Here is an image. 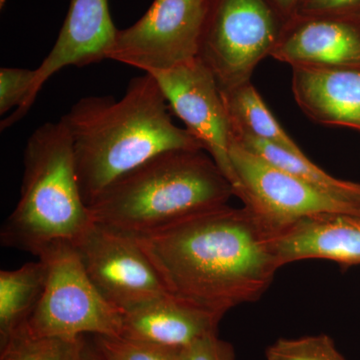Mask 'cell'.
<instances>
[{
  "label": "cell",
  "mask_w": 360,
  "mask_h": 360,
  "mask_svg": "<svg viewBox=\"0 0 360 360\" xmlns=\"http://www.w3.org/2000/svg\"><path fill=\"white\" fill-rule=\"evenodd\" d=\"M84 342L77 338L13 333L0 343V360H84Z\"/></svg>",
  "instance_id": "obj_19"
},
{
  "label": "cell",
  "mask_w": 360,
  "mask_h": 360,
  "mask_svg": "<svg viewBox=\"0 0 360 360\" xmlns=\"http://www.w3.org/2000/svg\"><path fill=\"white\" fill-rule=\"evenodd\" d=\"M23 163L20 200L2 225L0 243L39 257L56 243H75L94 220L80 191L65 123L37 127L26 142Z\"/></svg>",
  "instance_id": "obj_4"
},
{
  "label": "cell",
  "mask_w": 360,
  "mask_h": 360,
  "mask_svg": "<svg viewBox=\"0 0 360 360\" xmlns=\"http://www.w3.org/2000/svg\"><path fill=\"white\" fill-rule=\"evenodd\" d=\"M117 30L111 20L108 0H70L58 39L35 70L32 92L25 105L13 113L14 122H20L30 111L45 82L59 70L108 59Z\"/></svg>",
  "instance_id": "obj_11"
},
{
  "label": "cell",
  "mask_w": 360,
  "mask_h": 360,
  "mask_svg": "<svg viewBox=\"0 0 360 360\" xmlns=\"http://www.w3.org/2000/svg\"><path fill=\"white\" fill-rule=\"evenodd\" d=\"M174 360H236L231 343L212 333L174 354Z\"/></svg>",
  "instance_id": "obj_23"
},
{
  "label": "cell",
  "mask_w": 360,
  "mask_h": 360,
  "mask_svg": "<svg viewBox=\"0 0 360 360\" xmlns=\"http://www.w3.org/2000/svg\"><path fill=\"white\" fill-rule=\"evenodd\" d=\"M46 281L44 260L0 271V343L27 321L39 304Z\"/></svg>",
  "instance_id": "obj_17"
},
{
  "label": "cell",
  "mask_w": 360,
  "mask_h": 360,
  "mask_svg": "<svg viewBox=\"0 0 360 360\" xmlns=\"http://www.w3.org/2000/svg\"><path fill=\"white\" fill-rule=\"evenodd\" d=\"M72 245L96 290L122 314L168 293L131 234L94 222Z\"/></svg>",
  "instance_id": "obj_9"
},
{
  "label": "cell",
  "mask_w": 360,
  "mask_h": 360,
  "mask_svg": "<svg viewBox=\"0 0 360 360\" xmlns=\"http://www.w3.org/2000/svg\"><path fill=\"white\" fill-rule=\"evenodd\" d=\"M232 139L271 165L321 189L335 198L360 207V184L335 179L315 165L307 155H297L283 148L248 135H232Z\"/></svg>",
  "instance_id": "obj_18"
},
{
  "label": "cell",
  "mask_w": 360,
  "mask_h": 360,
  "mask_svg": "<svg viewBox=\"0 0 360 360\" xmlns=\"http://www.w3.org/2000/svg\"><path fill=\"white\" fill-rule=\"evenodd\" d=\"M37 71L18 68L0 70V115L25 105L34 82Z\"/></svg>",
  "instance_id": "obj_22"
},
{
  "label": "cell",
  "mask_w": 360,
  "mask_h": 360,
  "mask_svg": "<svg viewBox=\"0 0 360 360\" xmlns=\"http://www.w3.org/2000/svg\"><path fill=\"white\" fill-rule=\"evenodd\" d=\"M272 241L281 267L314 258L360 264V214L307 215L272 234Z\"/></svg>",
  "instance_id": "obj_14"
},
{
  "label": "cell",
  "mask_w": 360,
  "mask_h": 360,
  "mask_svg": "<svg viewBox=\"0 0 360 360\" xmlns=\"http://www.w3.org/2000/svg\"><path fill=\"white\" fill-rule=\"evenodd\" d=\"M267 360H347L326 335L281 338L265 352Z\"/></svg>",
  "instance_id": "obj_20"
},
{
  "label": "cell",
  "mask_w": 360,
  "mask_h": 360,
  "mask_svg": "<svg viewBox=\"0 0 360 360\" xmlns=\"http://www.w3.org/2000/svg\"><path fill=\"white\" fill-rule=\"evenodd\" d=\"M210 0H155L146 14L117 30L108 59L155 73L198 58Z\"/></svg>",
  "instance_id": "obj_7"
},
{
  "label": "cell",
  "mask_w": 360,
  "mask_h": 360,
  "mask_svg": "<svg viewBox=\"0 0 360 360\" xmlns=\"http://www.w3.org/2000/svg\"><path fill=\"white\" fill-rule=\"evenodd\" d=\"M169 105L153 75L132 78L120 99L89 96L61 117L75 151L78 184L91 205L113 182L167 151L203 150L172 122Z\"/></svg>",
  "instance_id": "obj_2"
},
{
  "label": "cell",
  "mask_w": 360,
  "mask_h": 360,
  "mask_svg": "<svg viewBox=\"0 0 360 360\" xmlns=\"http://www.w3.org/2000/svg\"><path fill=\"white\" fill-rule=\"evenodd\" d=\"M97 352L103 360H174V355L122 336L96 335Z\"/></svg>",
  "instance_id": "obj_21"
},
{
  "label": "cell",
  "mask_w": 360,
  "mask_h": 360,
  "mask_svg": "<svg viewBox=\"0 0 360 360\" xmlns=\"http://www.w3.org/2000/svg\"><path fill=\"white\" fill-rule=\"evenodd\" d=\"M360 0H302L295 15L360 18Z\"/></svg>",
  "instance_id": "obj_24"
},
{
  "label": "cell",
  "mask_w": 360,
  "mask_h": 360,
  "mask_svg": "<svg viewBox=\"0 0 360 360\" xmlns=\"http://www.w3.org/2000/svg\"><path fill=\"white\" fill-rule=\"evenodd\" d=\"M271 58L309 68L360 70V18L292 16Z\"/></svg>",
  "instance_id": "obj_12"
},
{
  "label": "cell",
  "mask_w": 360,
  "mask_h": 360,
  "mask_svg": "<svg viewBox=\"0 0 360 360\" xmlns=\"http://www.w3.org/2000/svg\"><path fill=\"white\" fill-rule=\"evenodd\" d=\"M222 317L168 292L124 312L120 336L174 356L200 338L217 333Z\"/></svg>",
  "instance_id": "obj_13"
},
{
  "label": "cell",
  "mask_w": 360,
  "mask_h": 360,
  "mask_svg": "<svg viewBox=\"0 0 360 360\" xmlns=\"http://www.w3.org/2000/svg\"><path fill=\"white\" fill-rule=\"evenodd\" d=\"M220 91L232 135H248L297 155L304 153L272 115L252 82Z\"/></svg>",
  "instance_id": "obj_16"
},
{
  "label": "cell",
  "mask_w": 360,
  "mask_h": 360,
  "mask_svg": "<svg viewBox=\"0 0 360 360\" xmlns=\"http://www.w3.org/2000/svg\"><path fill=\"white\" fill-rule=\"evenodd\" d=\"M205 150L167 151L134 168L87 206L96 224L143 236L227 205L234 189Z\"/></svg>",
  "instance_id": "obj_3"
},
{
  "label": "cell",
  "mask_w": 360,
  "mask_h": 360,
  "mask_svg": "<svg viewBox=\"0 0 360 360\" xmlns=\"http://www.w3.org/2000/svg\"><path fill=\"white\" fill-rule=\"evenodd\" d=\"M160 84L170 110L214 160L234 189L238 179L232 167V131L219 85L200 58L150 73Z\"/></svg>",
  "instance_id": "obj_10"
},
{
  "label": "cell",
  "mask_w": 360,
  "mask_h": 360,
  "mask_svg": "<svg viewBox=\"0 0 360 360\" xmlns=\"http://www.w3.org/2000/svg\"><path fill=\"white\" fill-rule=\"evenodd\" d=\"M298 108L312 122L360 131V70L291 68Z\"/></svg>",
  "instance_id": "obj_15"
},
{
  "label": "cell",
  "mask_w": 360,
  "mask_h": 360,
  "mask_svg": "<svg viewBox=\"0 0 360 360\" xmlns=\"http://www.w3.org/2000/svg\"><path fill=\"white\" fill-rule=\"evenodd\" d=\"M134 238L168 292L222 316L259 300L281 269L271 232L245 206L210 208Z\"/></svg>",
  "instance_id": "obj_1"
},
{
  "label": "cell",
  "mask_w": 360,
  "mask_h": 360,
  "mask_svg": "<svg viewBox=\"0 0 360 360\" xmlns=\"http://www.w3.org/2000/svg\"><path fill=\"white\" fill-rule=\"evenodd\" d=\"M84 360H103L97 352L96 348H92L90 345H85Z\"/></svg>",
  "instance_id": "obj_26"
},
{
  "label": "cell",
  "mask_w": 360,
  "mask_h": 360,
  "mask_svg": "<svg viewBox=\"0 0 360 360\" xmlns=\"http://www.w3.org/2000/svg\"><path fill=\"white\" fill-rule=\"evenodd\" d=\"M274 6V8L285 14L288 18L295 15L302 0H270Z\"/></svg>",
  "instance_id": "obj_25"
},
{
  "label": "cell",
  "mask_w": 360,
  "mask_h": 360,
  "mask_svg": "<svg viewBox=\"0 0 360 360\" xmlns=\"http://www.w3.org/2000/svg\"><path fill=\"white\" fill-rule=\"evenodd\" d=\"M231 158L238 179L236 196L272 234L314 213L360 214L359 206L288 174L233 139Z\"/></svg>",
  "instance_id": "obj_8"
},
{
  "label": "cell",
  "mask_w": 360,
  "mask_h": 360,
  "mask_svg": "<svg viewBox=\"0 0 360 360\" xmlns=\"http://www.w3.org/2000/svg\"><path fill=\"white\" fill-rule=\"evenodd\" d=\"M39 258L46 264L44 293L30 319L15 333L68 338L85 333L122 335V312L96 290L72 243H56Z\"/></svg>",
  "instance_id": "obj_5"
},
{
  "label": "cell",
  "mask_w": 360,
  "mask_h": 360,
  "mask_svg": "<svg viewBox=\"0 0 360 360\" xmlns=\"http://www.w3.org/2000/svg\"><path fill=\"white\" fill-rule=\"evenodd\" d=\"M283 28L267 0H210L198 58L220 90L251 82Z\"/></svg>",
  "instance_id": "obj_6"
}]
</instances>
